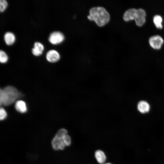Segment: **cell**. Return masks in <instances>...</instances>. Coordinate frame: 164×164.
I'll list each match as a JSON object with an SVG mask.
<instances>
[{
    "instance_id": "ba28073f",
    "label": "cell",
    "mask_w": 164,
    "mask_h": 164,
    "mask_svg": "<svg viewBox=\"0 0 164 164\" xmlns=\"http://www.w3.org/2000/svg\"><path fill=\"white\" fill-rule=\"evenodd\" d=\"M44 49V47L43 44L39 42H36L34 43L32 52L34 55L38 56L42 53Z\"/></svg>"
},
{
    "instance_id": "2e32d148",
    "label": "cell",
    "mask_w": 164,
    "mask_h": 164,
    "mask_svg": "<svg viewBox=\"0 0 164 164\" xmlns=\"http://www.w3.org/2000/svg\"><path fill=\"white\" fill-rule=\"evenodd\" d=\"M8 6V2L6 0H0V11L1 12H3Z\"/></svg>"
},
{
    "instance_id": "4fadbf2b",
    "label": "cell",
    "mask_w": 164,
    "mask_h": 164,
    "mask_svg": "<svg viewBox=\"0 0 164 164\" xmlns=\"http://www.w3.org/2000/svg\"><path fill=\"white\" fill-rule=\"evenodd\" d=\"M61 139H60L55 136L53 138L51 144L53 148L55 150H58L59 149V145Z\"/></svg>"
},
{
    "instance_id": "e0dca14e",
    "label": "cell",
    "mask_w": 164,
    "mask_h": 164,
    "mask_svg": "<svg viewBox=\"0 0 164 164\" xmlns=\"http://www.w3.org/2000/svg\"><path fill=\"white\" fill-rule=\"evenodd\" d=\"M7 116V113L5 109L1 107L0 109V119L3 120L5 119Z\"/></svg>"
},
{
    "instance_id": "8fae6325",
    "label": "cell",
    "mask_w": 164,
    "mask_h": 164,
    "mask_svg": "<svg viewBox=\"0 0 164 164\" xmlns=\"http://www.w3.org/2000/svg\"><path fill=\"white\" fill-rule=\"evenodd\" d=\"M95 156L97 162L100 164L103 163L106 160L104 153L101 150H97L95 152Z\"/></svg>"
},
{
    "instance_id": "d6986e66",
    "label": "cell",
    "mask_w": 164,
    "mask_h": 164,
    "mask_svg": "<svg viewBox=\"0 0 164 164\" xmlns=\"http://www.w3.org/2000/svg\"><path fill=\"white\" fill-rule=\"evenodd\" d=\"M105 164H111L110 163H105Z\"/></svg>"
},
{
    "instance_id": "7a4b0ae2",
    "label": "cell",
    "mask_w": 164,
    "mask_h": 164,
    "mask_svg": "<svg viewBox=\"0 0 164 164\" xmlns=\"http://www.w3.org/2000/svg\"><path fill=\"white\" fill-rule=\"evenodd\" d=\"M88 19L94 21L100 27L104 26L110 20V15L106 9L102 7H96L91 8L89 11Z\"/></svg>"
},
{
    "instance_id": "30bf717a",
    "label": "cell",
    "mask_w": 164,
    "mask_h": 164,
    "mask_svg": "<svg viewBox=\"0 0 164 164\" xmlns=\"http://www.w3.org/2000/svg\"><path fill=\"white\" fill-rule=\"evenodd\" d=\"M15 108L17 111L22 113L26 112L27 110L25 102L22 100H18L16 101Z\"/></svg>"
},
{
    "instance_id": "7c38bea8",
    "label": "cell",
    "mask_w": 164,
    "mask_h": 164,
    "mask_svg": "<svg viewBox=\"0 0 164 164\" xmlns=\"http://www.w3.org/2000/svg\"><path fill=\"white\" fill-rule=\"evenodd\" d=\"M162 17L159 15H156L153 17V22L156 27L158 28L161 29L162 27Z\"/></svg>"
},
{
    "instance_id": "6da1fadb",
    "label": "cell",
    "mask_w": 164,
    "mask_h": 164,
    "mask_svg": "<svg viewBox=\"0 0 164 164\" xmlns=\"http://www.w3.org/2000/svg\"><path fill=\"white\" fill-rule=\"evenodd\" d=\"M23 94L15 87L7 86L0 90V105L8 106L14 103L16 100L21 97Z\"/></svg>"
},
{
    "instance_id": "5bb4252c",
    "label": "cell",
    "mask_w": 164,
    "mask_h": 164,
    "mask_svg": "<svg viewBox=\"0 0 164 164\" xmlns=\"http://www.w3.org/2000/svg\"><path fill=\"white\" fill-rule=\"evenodd\" d=\"M67 133V131L66 129L61 128L58 131L55 136L60 139H62Z\"/></svg>"
},
{
    "instance_id": "52a82bcc",
    "label": "cell",
    "mask_w": 164,
    "mask_h": 164,
    "mask_svg": "<svg viewBox=\"0 0 164 164\" xmlns=\"http://www.w3.org/2000/svg\"><path fill=\"white\" fill-rule=\"evenodd\" d=\"M137 108L138 111L142 114L148 112L150 109L149 104L147 102L145 101H139L137 104Z\"/></svg>"
},
{
    "instance_id": "5b68a950",
    "label": "cell",
    "mask_w": 164,
    "mask_h": 164,
    "mask_svg": "<svg viewBox=\"0 0 164 164\" xmlns=\"http://www.w3.org/2000/svg\"><path fill=\"white\" fill-rule=\"evenodd\" d=\"M149 42L153 48L159 49L161 47L163 43V40L161 36L157 35L150 37L149 39Z\"/></svg>"
},
{
    "instance_id": "ac0fdd59",
    "label": "cell",
    "mask_w": 164,
    "mask_h": 164,
    "mask_svg": "<svg viewBox=\"0 0 164 164\" xmlns=\"http://www.w3.org/2000/svg\"><path fill=\"white\" fill-rule=\"evenodd\" d=\"M63 141L66 146H69L71 144V138L67 134L65 135L63 138Z\"/></svg>"
},
{
    "instance_id": "3957f363",
    "label": "cell",
    "mask_w": 164,
    "mask_h": 164,
    "mask_svg": "<svg viewBox=\"0 0 164 164\" xmlns=\"http://www.w3.org/2000/svg\"><path fill=\"white\" fill-rule=\"evenodd\" d=\"M146 12L143 9H129L125 12L123 18L126 21L134 19L136 24L139 26H142L145 21Z\"/></svg>"
},
{
    "instance_id": "8992f818",
    "label": "cell",
    "mask_w": 164,
    "mask_h": 164,
    "mask_svg": "<svg viewBox=\"0 0 164 164\" xmlns=\"http://www.w3.org/2000/svg\"><path fill=\"white\" fill-rule=\"evenodd\" d=\"M46 58L50 62L55 63L58 61L60 58V55L56 50H49L46 53Z\"/></svg>"
},
{
    "instance_id": "9a60e30c",
    "label": "cell",
    "mask_w": 164,
    "mask_h": 164,
    "mask_svg": "<svg viewBox=\"0 0 164 164\" xmlns=\"http://www.w3.org/2000/svg\"><path fill=\"white\" fill-rule=\"evenodd\" d=\"M8 57L6 53L3 50H0V62L2 63H6L8 61Z\"/></svg>"
},
{
    "instance_id": "277c9868",
    "label": "cell",
    "mask_w": 164,
    "mask_h": 164,
    "mask_svg": "<svg viewBox=\"0 0 164 164\" xmlns=\"http://www.w3.org/2000/svg\"><path fill=\"white\" fill-rule=\"evenodd\" d=\"M64 39L63 34L59 31H54L51 33L48 38L49 42L53 45H56L62 42Z\"/></svg>"
},
{
    "instance_id": "9c48e42d",
    "label": "cell",
    "mask_w": 164,
    "mask_h": 164,
    "mask_svg": "<svg viewBox=\"0 0 164 164\" xmlns=\"http://www.w3.org/2000/svg\"><path fill=\"white\" fill-rule=\"evenodd\" d=\"M4 39L5 43L8 45H11L15 42V38L14 34L10 32H6L4 34Z\"/></svg>"
}]
</instances>
